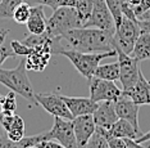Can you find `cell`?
<instances>
[{
  "mask_svg": "<svg viewBox=\"0 0 150 148\" xmlns=\"http://www.w3.org/2000/svg\"><path fill=\"white\" fill-rule=\"evenodd\" d=\"M77 148H86L88 140L96 130L93 115H82L72 119Z\"/></svg>",
  "mask_w": 150,
  "mask_h": 148,
  "instance_id": "8fae6325",
  "label": "cell"
},
{
  "mask_svg": "<svg viewBox=\"0 0 150 148\" xmlns=\"http://www.w3.org/2000/svg\"><path fill=\"white\" fill-rule=\"evenodd\" d=\"M83 27V23L73 6H58L47 19L46 35L52 39H58L72 29Z\"/></svg>",
  "mask_w": 150,
  "mask_h": 148,
  "instance_id": "277c9868",
  "label": "cell"
},
{
  "mask_svg": "<svg viewBox=\"0 0 150 148\" xmlns=\"http://www.w3.org/2000/svg\"><path fill=\"white\" fill-rule=\"evenodd\" d=\"M36 146L39 148H66L59 142H55L54 139H44L40 143H37Z\"/></svg>",
  "mask_w": 150,
  "mask_h": 148,
  "instance_id": "4dcf8cb0",
  "label": "cell"
},
{
  "mask_svg": "<svg viewBox=\"0 0 150 148\" xmlns=\"http://www.w3.org/2000/svg\"><path fill=\"white\" fill-rule=\"evenodd\" d=\"M113 35L96 27H78L67 31L60 39L69 45V49L78 51H108L114 49Z\"/></svg>",
  "mask_w": 150,
  "mask_h": 148,
  "instance_id": "6da1fadb",
  "label": "cell"
},
{
  "mask_svg": "<svg viewBox=\"0 0 150 148\" xmlns=\"http://www.w3.org/2000/svg\"><path fill=\"white\" fill-rule=\"evenodd\" d=\"M74 9L77 10L78 16H80L81 21H82L83 26L86 25L91 16V10H93V0H77Z\"/></svg>",
  "mask_w": 150,
  "mask_h": 148,
  "instance_id": "d4e9b609",
  "label": "cell"
},
{
  "mask_svg": "<svg viewBox=\"0 0 150 148\" xmlns=\"http://www.w3.org/2000/svg\"><path fill=\"white\" fill-rule=\"evenodd\" d=\"M94 76L99 77V79H104V80H110V81L119 80V64H118V61L113 62V63L99 64L98 68L95 70Z\"/></svg>",
  "mask_w": 150,
  "mask_h": 148,
  "instance_id": "44dd1931",
  "label": "cell"
},
{
  "mask_svg": "<svg viewBox=\"0 0 150 148\" xmlns=\"http://www.w3.org/2000/svg\"><path fill=\"white\" fill-rule=\"evenodd\" d=\"M148 8H150V0H140L139 5H136L134 8V12L136 14V18H137V16H140L142 12H145Z\"/></svg>",
  "mask_w": 150,
  "mask_h": 148,
  "instance_id": "1f68e13d",
  "label": "cell"
},
{
  "mask_svg": "<svg viewBox=\"0 0 150 148\" xmlns=\"http://www.w3.org/2000/svg\"><path fill=\"white\" fill-rule=\"evenodd\" d=\"M0 107H1L3 115H12L17 109V99H16V93L9 92L5 97L0 98Z\"/></svg>",
  "mask_w": 150,
  "mask_h": 148,
  "instance_id": "cb8c5ba5",
  "label": "cell"
},
{
  "mask_svg": "<svg viewBox=\"0 0 150 148\" xmlns=\"http://www.w3.org/2000/svg\"><path fill=\"white\" fill-rule=\"evenodd\" d=\"M0 84L5 85L9 90L14 92L16 94H19L27 102H30L33 106H37L39 103L36 101L35 92L31 85V81L27 75L26 68V58L18 63V66L12 70L0 67Z\"/></svg>",
  "mask_w": 150,
  "mask_h": 148,
  "instance_id": "7a4b0ae2",
  "label": "cell"
},
{
  "mask_svg": "<svg viewBox=\"0 0 150 148\" xmlns=\"http://www.w3.org/2000/svg\"><path fill=\"white\" fill-rule=\"evenodd\" d=\"M109 10H110L112 16H113L114 23L118 25L123 18V13H122V5H123L125 0H105Z\"/></svg>",
  "mask_w": 150,
  "mask_h": 148,
  "instance_id": "484cf974",
  "label": "cell"
},
{
  "mask_svg": "<svg viewBox=\"0 0 150 148\" xmlns=\"http://www.w3.org/2000/svg\"><path fill=\"white\" fill-rule=\"evenodd\" d=\"M26 0H3L0 3V19H12L14 9Z\"/></svg>",
  "mask_w": 150,
  "mask_h": 148,
  "instance_id": "603a6c76",
  "label": "cell"
},
{
  "mask_svg": "<svg viewBox=\"0 0 150 148\" xmlns=\"http://www.w3.org/2000/svg\"><path fill=\"white\" fill-rule=\"evenodd\" d=\"M115 51L119 64V81L122 84V90L127 92L134 88L139 80V75L141 72L140 62L121 49H115Z\"/></svg>",
  "mask_w": 150,
  "mask_h": 148,
  "instance_id": "8992f818",
  "label": "cell"
},
{
  "mask_svg": "<svg viewBox=\"0 0 150 148\" xmlns=\"http://www.w3.org/2000/svg\"><path fill=\"white\" fill-rule=\"evenodd\" d=\"M57 54H62V56L67 57L74 66V68L80 72V75H82L90 81L94 77L95 70L100 64V61L117 56V51L115 49L108 51H78L74 49L63 48V49L58 50Z\"/></svg>",
  "mask_w": 150,
  "mask_h": 148,
  "instance_id": "3957f363",
  "label": "cell"
},
{
  "mask_svg": "<svg viewBox=\"0 0 150 148\" xmlns=\"http://www.w3.org/2000/svg\"><path fill=\"white\" fill-rule=\"evenodd\" d=\"M137 25H139L140 31H141V32H149L150 34V19L137 21Z\"/></svg>",
  "mask_w": 150,
  "mask_h": 148,
  "instance_id": "836d02e7",
  "label": "cell"
},
{
  "mask_svg": "<svg viewBox=\"0 0 150 148\" xmlns=\"http://www.w3.org/2000/svg\"><path fill=\"white\" fill-rule=\"evenodd\" d=\"M86 148H110L108 143V139L105 138L103 134H100L98 130H95L93 137L88 140Z\"/></svg>",
  "mask_w": 150,
  "mask_h": 148,
  "instance_id": "4316f807",
  "label": "cell"
},
{
  "mask_svg": "<svg viewBox=\"0 0 150 148\" xmlns=\"http://www.w3.org/2000/svg\"><path fill=\"white\" fill-rule=\"evenodd\" d=\"M122 93L128 95L136 104H139V106L149 104L150 106V81L146 80L142 72H140L139 80L136 82L135 87L127 92L122 90Z\"/></svg>",
  "mask_w": 150,
  "mask_h": 148,
  "instance_id": "e0dca14e",
  "label": "cell"
},
{
  "mask_svg": "<svg viewBox=\"0 0 150 148\" xmlns=\"http://www.w3.org/2000/svg\"><path fill=\"white\" fill-rule=\"evenodd\" d=\"M126 3H127L128 5H131L132 8H135L136 5H139V3H140V0H126Z\"/></svg>",
  "mask_w": 150,
  "mask_h": 148,
  "instance_id": "f35d334b",
  "label": "cell"
},
{
  "mask_svg": "<svg viewBox=\"0 0 150 148\" xmlns=\"http://www.w3.org/2000/svg\"><path fill=\"white\" fill-rule=\"evenodd\" d=\"M150 139V130L148 133H144V134H141V135L137 139H136V142H139V143H142V142H145V140H149Z\"/></svg>",
  "mask_w": 150,
  "mask_h": 148,
  "instance_id": "74e56055",
  "label": "cell"
},
{
  "mask_svg": "<svg viewBox=\"0 0 150 148\" xmlns=\"http://www.w3.org/2000/svg\"><path fill=\"white\" fill-rule=\"evenodd\" d=\"M11 45L14 50L16 56H23V57H27L33 51V49L31 46L26 45L23 41H17V40H12L11 41Z\"/></svg>",
  "mask_w": 150,
  "mask_h": 148,
  "instance_id": "83f0119b",
  "label": "cell"
},
{
  "mask_svg": "<svg viewBox=\"0 0 150 148\" xmlns=\"http://www.w3.org/2000/svg\"><path fill=\"white\" fill-rule=\"evenodd\" d=\"M136 58L139 62L150 59V34L141 32L135 43V46L132 49V53L129 54Z\"/></svg>",
  "mask_w": 150,
  "mask_h": 148,
  "instance_id": "ffe728a7",
  "label": "cell"
},
{
  "mask_svg": "<svg viewBox=\"0 0 150 148\" xmlns=\"http://www.w3.org/2000/svg\"><path fill=\"white\" fill-rule=\"evenodd\" d=\"M121 94L122 90L115 85L114 81L104 80V79H99L95 76L90 80V98L94 102H115Z\"/></svg>",
  "mask_w": 150,
  "mask_h": 148,
  "instance_id": "30bf717a",
  "label": "cell"
},
{
  "mask_svg": "<svg viewBox=\"0 0 150 148\" xmlns=\"http://www.w3.org/2000/svg\"><path fill=\"white\" fill-rule=\"evenodd\" d=\"M1 128L5 130V134L13 142H18L25 137V121L21 116L12 113V115H3Z\"/></svg>",
  "mask_w": 150,
  "mask_h": 148,
  "instance_id": "2e32d148",
  "label": "cell"
},
{
  "mask_svg": "<svg viewBox=\"0 0 150 148\" xmlns=\"http://www.w3.org/2000/svg\"><path fill=\"white\" fill-rule=\"evenodd\" d=\"M28 148H39L37 146H31V147H28Z\"/></svg>",
  "mask_w": 150,
  "mask_h": 148,
  "instance_id": "60d3db41",
  "label": "cell"
},
{
  "mask_svg": "<svg viewBox=\"0 0 150 148\" xmlns=\"http://www.w3.org/2000/svg\"><path fill=\"white\" fill-rule=\"evenodd\" d=\"M1 1H3V0H0V3H1Z\"/></svg>",
  "mask_w": 150,
  "mask_h": 148,
  "instance_id": "b9f144b4",
  "label": "cell"
},
{
  "mask_svg": "<svg viewBox=\"0 0 150 148\" xmlns=\"http://www.w3.org/2000/svg\"><path fill=\"white\" fill-rule=\"evenodd\" d=\"M94 122L96 128L109 129L118 120V115L115 112L114 102L103 101L98 103V107L93 113Z\"/></svg>",
  "mask_w": 150,
  "mask_h": 148,
  "instance_id": "4fadbf2b",
  "label": "cell"
},
{
  "mask_svg": "<svg viewBox=\"0 0 150 148\" xmlns=\"http://www.w3.org/2000/svg\"><path fill=\"white\" fill-rule=\"evenodd\" d=\"M77 0H58V5L59 6H73L76 5Z\"/></svg>",
  "mask_w": 150,
  "mask_h": 148,
  "instance_id": "e575fe53",
  "label": "cell"
},
{
  "mask_svg": "<svg viewBox=\"0 0 150 148\" xmlns=\"http://www.w3.org/2000/svg\"><path fill=\"white\" fill-rule=\"evenodd\" d=\"M96 130L100 134H103L105 138H110V137H117V138H131V139H137L142 133H139L134 128L131 122H128L125 119H118L109 129H101L96 128Z\"/></svg>",
  "mask_w": 150,
  "mask_h": 148,
  "instance_id": "5bb4252c",
  "label": "cell"
},
{
  "mask_svg": "<svg viewBox=\"0 0 150 148\" xmlns=\"http://www.w3.org/2000/svg\"><path fill=\"white\" fill-rule=\"evenodd\" d=\"M31 4H40V5H46L52 9H57L58 6V0H30Z\"/></svg>",
  "mask_w": 150,
  "mask_h": 148,
  "instance_id": "d6a6232c",
  "label": "cell"
},
{
  "mask_svg": "<svg viewBox=\"0 0 150 148\" xmlns=\"http://www.w3.org/2000/svg\"><path fill=\"white\" fill-rule=\"evenodd\" d=\"M0 98H1V94H0ZM3 117V111H1V107H0V120Z\"/></svg>",
  "mask_w": 150,
  "mask_h": 148,
  "instance_id": "ab89813d",
  "label": "cell"
},
{
  "mask_svg": "<svg viewBox=\"0 0 150 148\" xmlns=\"http://www.w3.org/2000/svg\"><path fill=\"white\" fill-rule=\"evenodd\" d=\"M45 139V133L37 134V135L31 137H23L18 142H13L6 137L5 130L0 133V148H28L31 146H36L41 140Z\"/></svg>",
  "mask_w": 150,
  "mask_h": 148,
  "instance_id": "d6986e66",
  "label": "cell"
},
{
  "mask_svg": "<svg viewBox=\"0 0 150 148\" xmlns=\"http://www.w3.org/2000/svg\"><path fill=\"white\" fill-rule=\"evenodd\" d=\"M42 6L44 5H40V4L31 6V14H30V18L26 23L27 30L30 31V34L41 35V34L46 31L47 19L45 17V12H44Z\"/></svg>",
  "mask_w": 150,
  "mask_h": 148,
  "instance_id": "ac0fdd59",
  "label": "cell"
},
{
  "mask_svg": "<svg viewBox=\"0 0 150 148\" xmlns=\"http://www.w3.org/2000/svg\"><path fill=\"white\" fill-rule=\"evenodd\" d=\"M14 56H16V53H14V50H13L11 43L9 44L4 43L0 46V66L4 63L5 59H8V58H11V57H14Z\"/></svg>",
  "mask_w": 150,
  "mask_h": 148,
  "instance_id": "f1b7e54d",
  "label": "cell"
},
{
  "mask_svg": "<svg viewBox=\"0 0 150 148\" xmlns=\"http://www.w3.org/2000/svg\"><path fill=\"white\" fill-rule=\"evenodd\" d=\"M30 14H31V5L28 3L23 1L14 9L12 19L16 23H18V25H26L27 21L30 18Z\"/></svg>",
  "mask_w": 150,
  "mask_h": 148,
  "instance_id": "7402d4cb",
  "label": "cell"
},
{
  "mask_svg": "<svg viewBox=\"0 0 150 148\" xmlns=\"http://www.w3.org/2000/svg\"><path fill=\"white\" fill-rule=\"evenodd\" d=\"M45 139H54L66 148H77L72 120L54 117V125L50 132L45 133Z\"/></svg>",
  "mask_w": 150,
  "mask_h": 148,
  "instance_id": "52a82bcc",
  "label": "cell"
},
{
  "mask_svg": "<svg viewBox=\"0 0 150 148\" xmlns=\"http://www.w3.org/2000/svg\"><path fill=\"white\" fill-rule=\"evenodd\" d=\"M115 106V112L118 115V119H125L127 120L128 122H131L134 125V128L140 132L139 128V109L140 106L136 104V103L132 101L128 95H126L122 93L121 95L118 97V99L114 102Z\"/></svg>",
  "mask_w": 150,
  "mask_h": 148,
  "instance_id": "7c38bea8",
  "label": "cell"
},
{
  "mask_svg": "<svg viewBox=\"0 0 150 148\" xmlns=\"http://www.w3.org/2000/svg\"><path fill=\"white\" fill-rule=\"evenodd\" d=\"M145 19H150V8H148L145 12H142L140 16H137V21H145Z\"/></svg>",
  "mask_w": 150,
  "mask_h": 148,
  "instance_id": "8d00e7d4",
  "label": "cell"
},
{
  "mask_svg": "<svg viewBox=\"0 0 150 148\" xmlns=\"http://www.w3.org/2000/svg\"><path fill=\"white\" fill-rule=\"evenodd\" d=\"M140 34H141V31H140L137 22L123 16L121 22L115 25L113 41H112L113 48L114 49H121L126 54H131Z\"/></svg>",
  "mask_w": 150,
  "mask_h": 148,
  "instance_id": "5b68a950",
  "label": "cell"
},
{
  "mask_svg": "<svg viewBox=\"0 0 150 148\" xmlns=\"http://www.w3.org/2000/svg\"><path fill=\"white\" fill-rule=\"evenodd\" d=\"M60 97L66 102L73 117L82 115H93L98 107V103L94 102L90 97H66V95H60Z\"/></svg>",
  "mask_w": 150,
  "mask_h": 148,
  "instance_id": "9a60e30c",
  "label": "cell"
},
{
  "mask_svg": "<svg viewBox=\"0 0 150 148\" xmlns=\"http://www.w3.org/2000/svg\"><path fill=\"white\" fill-rule=\"evenodd\" d=\"M8 35H9V30L8 29H0V46L5 43Z\"/></svg>",
  "mask_w": 150,
  "mask_h": 148,
  "instance_id": "d590c367",
  "label": "cell"
},
{
  "mask_svg": "<svg viewBox=\"0 0 150 148\" xmlns=\"http://www.w3.org/2000/svg\"><path fill=\"white\" fill-rule=\"evenodd\" d=\"M108 143L110 148H128L127 147V138H117L110 137L108 138Z\"/></svg>",
  "mask_w": 150,
  "mask_h": 148,
  "instance_id": "f546056e",
  "label": "cell"
},
{
  "mask_svg": "<svg viewBox=\"0 0 150 148\" xmlns=\"http://www.w3.org/2000/svg\"><path fill=\"white\" fill-rule=\"evenodd\" d=\"M83 27H96V29L114 34L115 23L105 0H93L91 16Z\"/></svg>",
  "mask_w": 150,
  "mask_h": 148,
  "instance_id": "ba28073f",
  "label": "cell"
},
{
  "mask_svg": "<svg viewBox=\"0 0 150 148\" xmlns=\"http://www.w3.org/2000/svg\"><path fill=\"white\" fill-rule=\"evenodd\" d=\"M36 101L41 107L54 117L72 120L73 116L68 109L66 102L57 93H35Z\"/></svg>",
  "mask_w": 150,
  "mask_h": 148,
  "instance_id": "9c48e42d",
  "label": "cell"
}]
</instances>
